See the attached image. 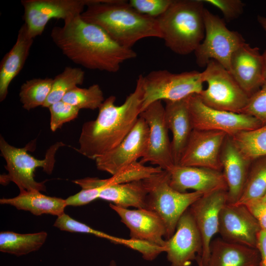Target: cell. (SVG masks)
Masks as SVG:
<instances>
[{"mask_svg":"<svg viewBox=\"0 0 266 266\" xmlns=\"http://www.w3.org/2000/svg\"><path fill=\"white\" fill-rule=\"evenodd\" d=\"M227 191L219 190L203 195L189 208L200 234L202 252L198 259L207 266L213 236L218 233L221 210L227 203Z\"/></svg>","mask_w":266,"mask_h":266,"instance_id":"17","label":"cell"},{"mask_svg":"<svg viewBox=\"0 0 266 266\" xmlns=\"http://www.w3.org/2000/svg\"><path fill=\"white\" fill-rule=\"evenodd\" d=\"M0 204L9 205L18 210L28 211L35 216L50 214L59 217L65 213V200L45 195L37 190L20 191L12 198L0 199Z\"/></svg>","mask_w":266,"mask_h":266,"instance_id":"25","label":"cell"},{"mask_svg":"<svg viewBox=\"0 0 266 266\" xmlns=\"http://www.w3.org/2000/svg\"><path fill=\"white\" fill-rule=\"evenodd\" d=\"M147 190L143 180L102 187L99 199L123 208H144Z\"/></svg>","mask_w":266,"mask_h":266,"instance_id":"26","label":"cell"},{"mask_svg":"<svg viewBox=\"0 0 266 266\" xmlns=\"http://www.w3.org/2000/svg\"><path fill=\"white\" fill-rule=\"evenodd\" d=\"M33 42L24 23L19 30L16 41L12 48L3 57L0 64V101H3L8 94L13 79L20 73L30 54Z\"/></svg>","mask_w":266,"mask_h":266,"instance_id":"23","label":"cell"},{"mask_svg":"<svg viewBox=\"0 0 266 266\" xmlns=\"http://www.w3.org/2000/svg\"><path fill=\"white\" fill-rule=\"evenodd\" d=\"M50 112V129L52 132L61 128L64 124L76 118L79 109L63 100L51 104L49 107Z\"/></svg>","mask_w":266,"mask_h":266,"instance_id":"34","label":"cell"},{"mask_svg":"<svg viewBox=\"0 0 266 266\" xmlns=\"http://www.w3.org/2000/svg\"><path fill=\"white\" fill-rule=\"evenodd\" d=\"M81 18L102 29L120 45L129 48L147 37L162 38L157 18L139 13L124 0H89Z\"/></svg>","mask_w":266,"mask_h":266,"instance_id":"3","label":"cell"},{"mask_svg":"<svg viewBox=\"0 0 266 266\" xmlns=\"http://www.w3.org/2000/svg\"><path fill=\"white\" fill-rule=\"evenodd\" d=\"M101 187L82 189L76 194L65 200L66 206H79L87 204L99 199Z\"/></svg>","mask_w":266,"mask_h":266,"instance_id":"39","label":"cell"},{"mask_svg":"<svg viewBox=\"0 0 266 266\" xmlns=\"http://www.w3.org/2000/svg\"><path fill=\"white\" fill-rule=\"evenodd\" d=\"M260 200L266 201V193L265 195H264V196L263 197V198Z\"/></svg>","mask_w":266,"mask_h":266,"instance_id":"45","label":"cell"},{"mask_svg":"<svg viewBox=\"0 0 266 266\" xmlns=\"http://www.w3.org/2000/svg\"><path fill=\"white\" fill-rule=\"evenodd\" d=\"M172 0H131L130 6L143 15L157 18L168 9Z\"/></svg>","mask_w":266,"mask_h":266,"instance_id":"36","label":"cell"},{"mask_svg":"<svg viewBox=\"0 0 266 266\" xmlns=\"http://www.w3.org/2000/svg\"><path fill=\"white\" fill-rule=\"evenodd\" d=\"M256 248L260 255L259 266H266V231H260Z\"/></svg>","mask_w":266,"mask_h":266,"instance_id":"41","label":"cell"},{"mask_svg":"<svg viewBox=\"0 0 266 266\" xmlns=\"http://www.w3.org/2000/svg\"><path fill=\"white\" fill-rule=\"evenodd\" d=\"M149 128L139 116L134 126L116 147L95 160L98 169L113 175L145 154Z\"/></svg>","mask_w":266,"mask_h":266,"instance_id":"12","label":"cell"},{"mask_svg":"<svg viewBox=\"0 0 266 266\" xmlns=\"http://www.w3.org/2000/svg\"><path fill=\"white\" fill-rule=\"evenodd\" d=\"M80 15L68 17L50 33L53 43L70 61L89 69L115 73L124 62L136 57L132 48L118 44Z\"/></svg>","mask_w":266,"mask_h":266,"instance_id":"1","label":"cell"},{"mask_svg":"<svg viewBox=\"0 0 266 266\" xmlns=\"http://www.w3.org/2000/svg\"><path fill=\"white\" fill-rule=\"evenodd\" d=\"M139 116L145 120L149 128L147 151L139 162L143 165L149 162L163 170L169 171L175 164L165 118V107L162 100L149 105L140 113Z\"/></svg>","mask_w":266,"mask_h":266,"instance_id":"11","label":"cell"},{"mask_svg":"<svg viewBox=\"0 0 266 266\" xmlns=\"http://www.w3.org/2000/svg\"><path fill=\"white\" fill-rule=\"evenodd\" d=\"M256 248L231 242L222 238L212 241L207 266H259Z\"/></svg>","mask_w":266,"mask_h":266,"instance_id":"24","label":"cell"},{"mask_svg":"<svg viewBox=\"0 0 266 266\" xmlns=\"http://www.w3.org/2000/svg\"><path fill=\"white\" fill-rule=\"evenodd\" d=\"M204 22V39L194 51L197 64L205 67L214 60L229 71L231 57L245 42L244 39L239 33L228 29L223 19L206 8Z\"/></svg>","mask_w":266,"mask_h":266,"instance_id":"9","label":"cell"},{"mask_svg":"<svg viewBox=\"0 0 266 266\" xmlns=\"http://www.w3.org/2000/svg\"><path fill=\"white\" fill-rule=\"evenodd\" d=\"M24 19L28 33L34 38L41 35L49 21L81 14L89 0H22Z\"/></svg>","mask_w":266,"mask_h":266,"instance_id":"13","label":"cell"},{"mask_svg":"<svg viewBox=\"0 0 266 266\" xmlns=\"http://www.w3.org/2000/svg\"><path fill=\"white\" fill-rule=\"evenodd\" d=\"M257 20L261 26L266 33V17L259 15Z\"/></svg>","mask_w":266,"mask_h":266,"instance_id":"42","label":"cell"},{"mask_svg":"<svg viewBox=\"0 0 266 266\" xmlns=\"http://www.w3.org/2000/svg\"><path fill=\"white\" fill-rule=\"evenodd\" d=\"M84 78L85 72L81 68L66 67L53 79L51 92L43 107L48 108L51 104L62 100L67 92L82 84Z\"/></svg>","mask_w":266,"mask_h":266,"instance_id":"31","label":"cell"},{"mask_svg":"<svg viewBox=\"0 0 266 266\" xmlns=\"http://www.w3.org/2000/svg\"><path fill=\"white\" fill-rule=\"evenodd\" d=\"M147 190L144 208L154 211L163 220L166 229L165 240L174 233L183 214L203 194L199 192H180L169 184V173L162 171L144 179Z\"/></svg>","mask_w":266,"mask_h":266,"instance_id":"5","label":"cell"},{"mask_svg":"<svg viewBox=\"0 0 266 266\" xmlns=\"http://www.w3.org/2000/svg\"><path fill=\"white\" fill-rule=\"evenodd\" d=\"M194 129L222 132L233 136L244 131L263 125L257 119L243 113L216 109L204 104L198 94L187 98Z\"/></svg>","mask_w":266,"mask_h":266,"instance_id":"10","label":"cell"},{"mask_svg":"<svg viewBox=\"0 0 266 266\" xmlns=\"http://www.w3.org/2000/svg\"><path fill=\"white\" fill-rule=\"evenodd\" d=\"M167 261L170 266H189L200 257V234L189 208L179 219L173 234L166 240Z\"/></svg>","mask_w":266,"mask_h":266,"instance_id":"15","label":"cell"},{"mask_svg":"<svg viewBox=\"0 0 266 266\" xmlns=\"http://www.w3.org/2000/svg\"><path fill=\"white\" fill-rule=\"evenodd\" d=\"M266 193V156L253 160L238 201L235 204L246 205L263 198Z\"/></svg>","mask_w":266,"mask_h":266,"instance_id":"28","label":"cell"},{"mask_svg":"<svg viewBox=\"0 0 266 266\" xmlns=\"http://www.w3.org/2000/svg\"><path fill=\"white\" fill-rule=\"evenodd\" d=\"M263 59V78L264 83H266V50L262 54Z\"/></svg>","mask_w":266,"mask_h":266,"instance_id":"43","label":"cell"},{"mask_svg":"<svg viewBox=\"0 0 266 266\" xmlns=\"http://www.w3.org/2000/svg\"><path fill=\"white\" fill-rule=\"evenodd\" d=\"M241 113L257 119L263 125L266 124V83L250 97Z\"/></svg>","mask_w":266,"mask_h":266,"instance_id":"35","label":"cell"},{"mask_svg":"<svg viewBox=\"0 0 266 266\" xmlns=\"http://www.w3.org/2000/svg\"><path fill=\"white\" fill-rule=\"evenodd\" d=\"M197 262L198 266H203L200 261L197 260Z\"/></svg>","mask_w":266,"mask_h":266,"instance_id":"46","label":"cell"},{"mask_svg":"<svg viewBox=\"0 0 266 266\" xmlns=\"http://www.w3.org/2000/svg\"><path fill=\"white\" fill-rule=\"evenodd\" d=\"M103 92L97 84L87 88L77 86L67 92L62 100L78 109H99L104 101Z\"/></svg>","mask_w":266,"mask_h":266,"instance_id":"32","label":"cell"},{"mask_svg":"<svg viewBox=\"0 0 266 266\" xmlns=\"http://www.w3.org/2000/svg\"><path fill=\"white\" fill-rule=\"evenodd\" d=\"M53 226L63 231L70 233H85L105 238L111 242L125 246L128 239L117 237L92 228L71 218L65 213L57 217Z\"/></svg>","mask_w":266,"mask_h":266,"instance_id":"33","label":"cell"},{"mask_svg":"<svg viewBox=\"0 0 266 266\" xmlns=\"http://www.w3.org/2000/svg\"><path fill=\"white\" fill-rule=\"evenodd\" d=\"M143 77L140 74L134 91L120 105L116 97L106 98L99 108L97 118L85 122L82 128L77 151L95 160L118 145L136 123L141 113Z\"/></svg>","mask_w":266,"mask_h":266,"instance_id":"2","label":"cell"},{"mask_svg":"<svg viewBox=\"0 0 266 266\" xmlns=\"http://www.w3.org/2000/svg\"><path fill=\"white\" fill-rule=\"evenodd\" d=\"M53 79L33 78L26 81L21 86L19 97L23 107L30 110L43 106L51 92Z\"/></svg>","mask_w":266,"mask_h":266,"instance_id":"30","label":"cell"},{"mask_svg":"<svg viewBox=\"0 0 266 266\" xmlns=\"http://www.w3.org/2000/svg\"><path fill=\"white\" fill-rule=\"evenodd\" d=\"M203 83L201 72L196 70L178 73L166 69L152 71L143 77L141 112L156 101H176L200 94Z\"/></svg>","mask_w":266,"mask_h":266,"instance_id":"7","label":"cell"},{"mask_svg":"<svg viewBox=\"0 0 266 266\" xmlns=\"http://www.w3.org/2000/svg\"><path fill=\"white\" fill-rule=\"evenodd\" d=\"M165 101V120L172 134V153L174 163L177 165L194 129L187 98L176 101Z\"/></svg>","mask_w":266,"mask_h":266,"instance_id":"22","label":"cell"},{"mask_svg":"<svg viewBox=\"0 0 266 266\" xmlns=\"http://www.w3.org/2000/svg\"><path fill=\"white\" fill-rule=\"evenodd\" d=\"M220 161L228 186L227 203H235L242 194L252 161L244 156L229 135L223 143Z\"/></svg>","mask_w":266,"mask_h":266,"instance_id":"21","label":"cell"},{"mask_svg":"<svg viewBox=\"0 0 266 266\" xmlns=\"http://www.w3.org/2000/svg\"><path fill=\"white\" fill-rule=\"evenodd\" d=\"M207 87L198 94L206 105L218 110L241 113L250 96L241 88L230 71L210 60L201 72Z\"/></svg>","mask_w":266,"mask_h":266,"instance_id":"8","label":"cell"},{"mask_svg":"<svg viewBox=\"0 0 266 266\" xmlns=\"http://www.w3.org/2000/svg\"><path fill=\"white\" fill-rule=\"evenodd\" d=\"M126 246L140 253L146 261L154 260L162 253L166 252L164 247L148 241L128 239Z\"/></svg>","mask_w":266,"mask_h":266,"instance_id":"38","label":"cell"},{"mask_svg":"<svg viewBox=\"0 0 266 266\" xmlns=\"http://www.w3.org/2000/svg\"><path fill=\"white\" fill-rule=\"evenodd\" d=\"M62 142L52 145L47 150L43 160L36 159L27 152L30 147L17 148L8 143L4 138L0 137V150L6 165L5 169L8 173L0 175V183L6 185L14 182L20 191L37 190L45 191V181L39 182L34 179V172L37 167L50 174L52 172L55 162V155L61 146Z\"/></svg>","mask_w":266,"mask_h":266,"instance_id":"6","label":"cell"},{"mask_svg":"<svg viewBox=\"0 0 266 266\" xmlns=\"http://www.w3.org/2000/svg\"><path fill=\"white\" fill-rule=\"evenodd\" d=\"M245 205L257 221L261 230L266 231V201L259 200Z\"/></svg>","mask_w":266,"mask_h":266,"instance_id":"40","label":"cell"},{"mask_svg":"<svg viewBox=\"0 0 266 266\" xmlns=\"http://www.w3.org/2000/svg\"><path fill=\"white\" fill-rule=\"evenodd\" d=\"M168 171L170 185L180 192L193 190L205 195L217 191H228L227 184L221 171L174 165Z\"/></svg>","mask_w":266,"mask_h":266,"instance_id":"18","label":"cell"},{"mask_svg":"<svg viewBox=\"0 0 266 266\" xmlns=\"http://www.w3.org/2000/svg\"><path fill=\"white\" fill-rule=\"evenodd\" d=\"M261 231L246 205L226 203L222 208L218 233L224 240L256 248Z\"/></svg>","mask_w":266,"mask_h":266,"instance_id":"14","label":"cell"},{"mask_svg":"<svg viewBox=\"0 0 266 266\" xmlns=\"http://www.w3.org/2000/svg\"><path fill=\"white\" fill-rule=\"evenodd\" d=\"M231 137L238 149L250 161L266 156V124Z\"/></svg>","mask_w":266,"mask_h":266,"instance_id":"29","label":"cell"},{"mask_svg":"<svg viewBox=\"0 0 266 266\" xmlns=\"http://www.w3.org/2000/svg\"><path fill=\"white\" fill-rule=\"evenodd\" d=\"M202 0H172L157 18L166 46L174 53L186 55L195 51L204 39Z\"/></svg>","mask_w":266,"mask_h":266,"instance_id":"4","label":"cell"},{"mask_svg":"<svg viewBox=\"0 0 266 266\" xmlns=\"http://www.w3.org/2000/svg\"><path fill=\"white\" fill-rule=\"evenodd\" d=\"M227 135L222 132L194 129L177 165L222 171L221 152Z\"/></svg>","mask_w":266,"mask_h":266,"instance_id":"16","label":"cell"},{"mask_svg":"<svg viewBox=\"0 0 266 266\" xmlns=\"http://www.w3.org/2000/svg\"><path fill=\"white\" fill-rule=\"evenodd\" d=\"M218 8L224 16V20L230 22L238 18L243 12L244 3L240 0H202Z\"/></svg>","mask_w":266,"mask_h":266,"instance_id":"37","label":"cell"},{"mask_svg":"<svg viewBox=\"0 0 266 266\" xmlns=\"http://www.w3.org/2000/svg\"><path fill=\"white\" fill-rule=\"evenodd\" d=\"M229 71L250 97L264 84L263 59L258 47L245 42L233 54Z\"/></svg>","mask_w":266,"mask_h":266,"instance_id":"19","label":"cell"},{"mask_svg":"<svg viewBox=\"0 0 266 266\" xmlns=\"http://www.w3.org/2000/svg\"><path fill=\"white\" fill-rule=\"evenodd\" d=\"M109 206L129 229L130 238L165 246L166 240L163 237H165L166 229L163 220L157 213L145 208L131 210L112 203Z\"/></svg>","mask_w":266,"mask_h":266,"instance_id":"20","label":"cell"},{"mask_svg":"<svg viewBox=\"0 0 266 266\" xmlns=\"http://www.w3.org/2000/svg\"><path fill=\"white\" fill-rule=\"evenodd\" d=\"M108 266H117V265L115 260H112L109 262Z\"/></svg>","mask_w":266,"mask_h":266,"instance_id":"44","label":"cell"},{"mask_svg":"<svg viewBox=\"0 0 266 266\" xmlns=\"http://www.w3.org/2000/svg\"><path fill=\"white\" fill-rule=\"evenodd\" d=\"M47 237L45 232L21 234L12 231L0 233V251L17 257L39 250Z\"/></svg>","mask_w":266,"mask_h":266,"instance_id":"27","label":"cell"}]
</instances>
